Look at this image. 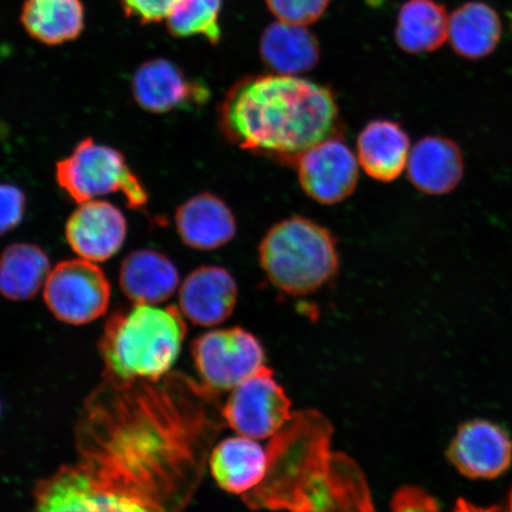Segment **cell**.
<instances>
[{"mask_svg":"<svg viewBox=\"0 0 512 512\" xmlns=\"http://www.w3.org/2000/svg\"><path fill=\"white\" fill-rule=\"evenodd\" d=\"M450 17L435 0H408L402 5L395 28V41L406 53H431L448 40Z\"/></svg>","mask_w":512,"mask_h":512,"instance_id":"obj_22","label":"cell"},{"mask_svg":"<svg viewBox=\"0 0 512 512\" xmlns=\"http://www.w3.org/2000/svg\"><path fill=\"white\" fill-rule=\"evenodd\" d=\"M407 174L414 188L425 194H448L464 175L462 151L447 138H422L409 153Z\"/></svg>","mask_w":512,"mask_h":512,"instance_id":"obj_16","label":"cell"},{"mask_svg":"<svg viewBox=\"0 0 512 512\" xmlns=\"http://www.w3.org/2000/svg\"><path fill=\"white\" fill-rule=\"evenodd\" d=\"M127 222L121 210L105 201L80 203L66 224V239L81 259L104 262L123 247Z\"/></svg>","mask_w":512,"mask_h":512,"instance_id":"obj_12","label":"cell"},{"mask_svg":"<svg viewBox=\"0 0 512 512\" xmlns=\"http://www.w3.org/2000/svg\"><path fill=\"white\" fill-rule=\"evenodd\" d=\"M259 262L275 288L294 297L309 296L337 277V240L316 221L288 217L268 229L259 245Z\"/></svg>","mask_w":512,"mask_h":512,"instance_id":"obj_4","label":"cell"},{"mask_svg":"<svg viewBox=\"0 0 512 512\" xmlns=\"http://www.w3.org/2000/svg\"><path fill=\"white\" fill-rule=\"evenodd\" d=\"M266 4L278 21L306 27L325 14L330 0H266Z\"/></svg>","mask_w":512,"mask_h":512,"instance_id":"obj_26","label":"cell"},{"mask_svg":"<svg viewBox=\"0 0 512 512\" xmlns=\"http://www.w3.org/2000/svg\"><path fill=\"white\" fill-rule=\"evenodd\" d=\"M294 166L305 194L324 206L347 200L360 179V163L342 133L312 146Z\"/></svg>","mask_w":512,"mask_h":512,"instance_id":"obj_9","label":"cell"},{"mask_svg":"<svg viewBox=\"0 0 512 512\" xmlns=\"http://www.w3.org/2000/svg\"><path fill=\"white\" fill-rule=\"evenodd\" d=\"M222 0H179L166 28L175 38L203 36L211 44L221 40L220 16Z\"/></svg>","mask_w":512,"mask_h":512,"instance_id":"obj_24","label":"cell"},{"mask_svg":"<svg viewBox=\"0 0 512 512\" xmlns=\"http://www.w3.org/2000/svg\"><path fill=\"white\" fill-rule=\"evenodd\" d=\"M176 229L185 246L196 251H215L238 232L232 208L221 197L202 192L178 207Z\"/></svg>","mask_w":512,"mask_h":512,"instance_id":"obj_14","label":"cell"},{"mask_svg":"<svg viewBox=\"0 0 512 512\" xmlns=\"http://www.w3.org/2000/svg\"><path fill=\"white\" fill-rule=\"evenodd\" d=\"M56 181L79 204L111 194L124 196L133 210L143 209L149 202L147 190L123 152L92 138L83 139L68 157L57 162Z\"/></svg>","mask_w":512,"mask_h":512,"instance_id":"obj_5","label":"cell"},{"mask_svg":"<svg viewBox=\"0 0 512 512\" xmlns=\"http://www.w3.org/2000/svg\"><path fill=\"white\" fill-rule=\"evenodd\" d=\"M27 208L23 190L12 184L0 183V235L11 232L21 224Z\"/></svg>","mask_w":512,"mask_h":512,"instance_id":"obj_28","label":"cell"},{"mask_svg":"<svg viewBox=\"0 0 512 512\" xmlns=\"http://www.w3.org/2000/svg\"><path fill=\"white\" fill-rule=\"evenodd\" d=\"M356 152L358 163L370 178L390 183L407 168L411 139L396 121L371 120L358 134Z\"/></svg>","mask_w":512,"mask_h":512,"instance_id":"obj_15","label":"cell"},{"mask_svg":"<svg viewBox=\"0 0 512 512\" xmlns=\"http://www.w3.org/2000/svg\"><path fill=\"white\" fill-rule=\"evenodd\" d=\"M43 298L61 322L85 325L105 315L111 302V284L95 262L81 258L62 261L50 271Z\"/></svg>","mask_w":512,"mask_h":512,"instance_id":"obj_6","label":"cell"},{"mask_svg":"<svg viewBox=\"0 0 512 512\" xmlns=\"http://www.w3.org/2000/svg\"><path fill=\"white\" fill-rule=\"evenodd\" d=\"M25 31L46 46L78 40L85 29L82 0H25L21 12Z\"/></svg>","mask_w":512,"mask_h":512,"instance_id":"obj_20","label":"cell"},{"mask_svg":"<svg viewBox=\"0 0 512 512\" xmlns=\"http://www.w3.org/2000/svg\"><path fill=\"white\" fill-rule=\"evenodd\" d=\"M0 413H2V403H0Z\"/></svg>","mask_w":512,"mask_h":512,"instance_id":"obj_29","label":"cell"},{"mask_svg":"<svg viewBox=\"0 0 512 512\" xmlns=\"http://www.w3.org/2000/svg\"><path fill=\"white\" fill-rule=\"evenodd\" d=\"M331 428L316 412L294 413L272 438L267 473L247 495L254 509L291 512H376L366 480L342 454L331 452Z\"/></svg>","mask_w":512,"mask_h":512,"instance_id":"obj_2","label":"cell"},{"mask_svg":"<svg viewBox=\"0 0 512 512\" xmlns=\"http://www.w3.org/2000/svg\"><path fill=\"white\" fill-rule=\"evenodd\" d=\"M187 335L174 305L134 304L107 320L100 351L106 376L118 381H158L169 374Z\"/></svg>","mask_w":512,"mask_h":512,"instance_id":"obj_3","label":"cell"},{"mask_svg":"<svg viewBox=\"0 0 512 512\" xmlns=\"http://www.w3.org/2000/svg\"><path fill=\"white\" fill-rule=\"evenodd\" d=\"M119 284L134 304L158 305L174 296L179 272L165 254L139 249L128 254L121 265Z\"/></svg>","mask_w":512,"mask_h":512,"instance_id":"obj_17","label":"cell"},{"mask_svg":"<svg viewBox=\"0 0 512 512\" xmlns=\"http://www.w3.org/2000/svg\"><path fill=\"white\" fill-rule=\"evenodd\" d=\"M446 456L466 478L496 479L512 465V439L496 422L473 419L458 428Z\"/></svg>","mask_w":512,"mask_h":512,"instance_id":"obj_10","label":"cell"},{"mask_svg":"<svg viewBox=\"0 0 512 512\" xmlns=\"http://www.w3.org/2000/svg\"><path fill=\"white\" fill-rule=\"evenodd\" d=\"M127 18L142 25L166 21L179 0H119Z\"/></svg>","mask_w":512,"mask_h":512,"instance_id":"obj_27","label":"cell"},{"mask_svg":"<svg viewBox=\"0 0 512 512\" xmlns=\"http://www.w3.org/2000/svg\"><path fill=\"white\" fill-rule=\"evenodd\" d=\"M50 261L41 247L15 243L0 255V294L14 302L32 299L46 284Z\"/></svg>","mask_w":512,"mask_h":512,"instance_id":"obj_23","label":"cell"},{"mask_svg":"<svg viewBox=\"0 0 512 512\" xmlns=\"http://www.w3.org/2000/svg\"><path fill=\"white\" fill-rule=\"evenodd\" d=\"M239 286L226 268L202 266L192 271L179 288V310L192 324L219 325L233 315Z\"/></svg>","mask_w":512,"mask_h":512,"instance_id":"obj_13","label":"cell"},{"mask_svg":"<svg viewBox=\"0 0 512 512\" xmlns=\"http://www.w3.org/2000/svg\"><path fill=\"white\" fill-rule=\"evenodd\" d=\"M502 23L496 10L480 2L466 3L450 16L448 40L459 56L478 60L489 56L502 37Z\"/></svg>","mask_w":512,"mask_h":512,"instance_id":"obj_21","label":"cell"},{"mask_svg":"<svg viewBox=\"0 0 512 512\" xmlns=\"http://www.w3.org/2000/svg\"><path fill=\"white\" fill-rule=\"evenodd\" d=\"M259 50L262 62L275 74L310 72L320 59L319 42L310 30L280 21L268 25Z\"/></svg>","mask_w":512,"mask_h":512,"instance_id":"obj_19","label":"cell"},{"mask_svg":"<svg viewBox=\"0 0 512 512\" xmlns=\"http://www.w3.org/2000/svg\"><path fill=\"white\" fill-rule=\"evenodd\" d=\"M219 128L227 142L286 165L342 133L329 87L294 75L260 74L235 83L222 100Z\"/></svg>","mask_w":512,"mask_h":512,"instance_id":"obj_1","label":"cell"},{"mask_svg":"<svg viewBox=\"0 0 512 512\" xmlns=\"http://www.w3.org/2000/svg\"><path fill=\"white\" fill-rule=\"evenodd\" d=\"M291 400L264 366L233 389L221 415L242 437L254 440L273 438L291 421Z\"/></svg>","mask_w":512,"mask_h":512,"instance_id":"obj_8","label":"cell"},{"mask_svg":"<svg viewBox=\"0 0 512 512\" xmlns=\"http://www.w3.org/2000/svg\"><path fill=\"white\" fill-rule=\"evenodd\" d=\"M392 512H440V509L437 499L425 490L403 486L393 498ZM451 512H512V489L504 502L486 508L460 498Z\"/></svg>","mask_w":512,"mask_h":512,"instance_id":"obj_25","label":"cell"},{"mask_svg":"<svg viewBox=\"0 0 512 512\" xmlns=\"http://www.w3.org/2000/svg\"><path fill=\"white\" fill-rule=\"evenodd\" d=\"M268 453L256 440L234 437L221 441L210 457V470L224 491L245 496L265 479Z\"/></svg>","mask_w":512,"mask_h":512,"instance_id":"obj_18","label":"cell"},{"mask_svg":"<svg viewBox=\"0 0 512 512\" xmlns=\"http://www.w3.org/2000/svg\"><path fill=\"white\" fill-rule=\"evenodd\" d=\"M134 101L144 111L166 114L178 110H191L206 104L209 89L192 81L182 68L168 59L146 61L133 74Z\"/></svg>","mask_w":512,"mask_h":512,"instance_id":"obj_11","label":"cell"},{"mask_svg":"<svg viewBox=\"0 0 512 512\" xmlns=\"http://www.w3.org/2000/svg\"><path fill=\"white\" fill-rule=\"evenodd\" d=\"M192 356L204 386L211 392L233 390L266 366L258 338L241 329L207 332L192 344Z\"/></svg>","mask_w":512,"mask_h":512,"instance_id":"obj_7","label":"cell"}]
</instances>
